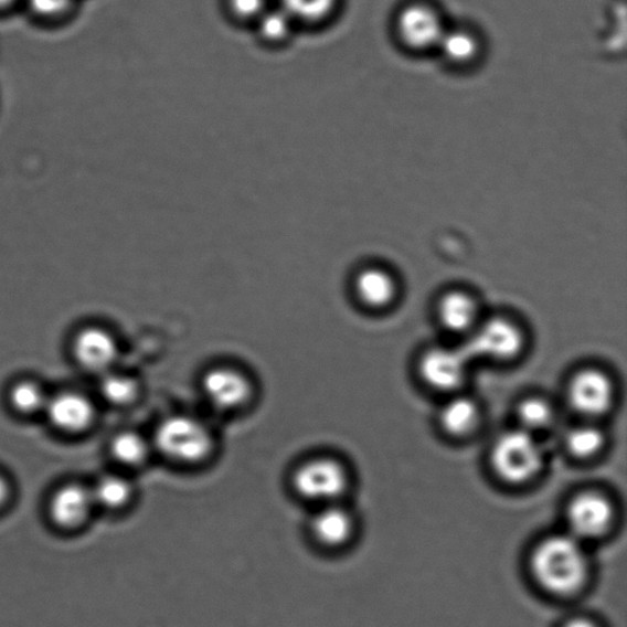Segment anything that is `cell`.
Wrapping results in <instances>:
<instances>
[{
	"label": "cell",
	"instance_id": "obj_1",
	"mask_svg": "<svg viewBox=\"0 0 627 627\" xmlns=\"http://www.w3.org/2000/svg\"><path fill=\"white\" fill-rule=\"evenodd\" d=\"M532 570L542 587L556 595H570L584 584L586 556L575 536L554 535L536 546Z\"/></svg>",
	"mask_w": 627,
	"mask_h": 627
},
{
	"label": "cell",
	"instance_id": "obj_2",
	"mask_svg": "<svg viewBox=\"0 0 627 627\" xmlns=\"http://www.w3.org/2000/svg\"><path fill=\"white\" fill-rule=\"evenodd\" d=\"M290 489L298 500L316 509L343 502L350 489V476L333 458H312L295 469Z\"/></svg>",
	"mask_w": 627,
	"mask_h": 627
},
{
	"label": "cell",
	"instance_id": "obj_3",
	"mask_svg": "<svg viewBox=\"0 0 627 627\" xmlns=\"http://www.w3.org/2000/svg\"><path fill=\"white\" fill-rule=\"evenodd\" d=\"M490 458L495 472L510 485L528 483L540 475L544 464L536 436L520 428L499 436Z\"/></svg>",
	"mask_w": 627,
	"mask_h": 627
},
{
	"label": "cell",
	"instance_id": "obj_4",
	"mask_svg": "<svg viewBox=\"0 0 627 627\" xmlns=\"http://www.w3.org/2000/svg\"><path fill=\"white\" fill-rule=\"evenodd\" d=\"M155 444L170 460L195 465L206 460L214 442L203 423L188 416H172L157 427Z\"/></svg>",
	"mask_w": 627,
	"mask_h": 627
},
{
	"label": "cell",
	"instance_id": "obj_5",
	"mask_svg": "<svg viewBox=\"0 0 627 627\" xmlns=\"http://www.w3.org/2000/svg\"><path fill=\"white\" fill-rule=\"evenodd\" d=\"M353 513L343 502L311 509L305 524V536L314 552L333 556L349 548L355 536Z\"/></svg>",
	"mask_w": 627,
	"mask_h": 627
},
{
	"label": "cell",
	"instance_id": "obj_6",
	"mask_svg": "<svg viewBox=\"0 0 627 627\" xmlns=\"http://www.w3.org/2000/svg\"><path fill=\"white\" fill-rule=\"evenodd\" d=\"M524 346V336L517 323L506 318H491L470 331V339L463 347L469 360L509 362L518 358Z\"/></svg>",
	"mask_w": 627,
	"mask_h": 627
},
{
	"label": "cell",
	"instance_id": "obj_7",
	"mask_svg": "<svg viewBox=\"0 0 627 627\" xmlns=\"http://www.w3.org/2000/svg\"><path fill=\"white\" fill-rule=\"evenodd\" d=\"M567 396L570 405L582 416L588 419L598 418L613 406L614 384L599 369H582L571 378Z\"/></svg>",
	"mask_w": 627,
	"mask_h": 627
},
{
	"label": "cell",
	"instance_id": "obj_8",
	"mask_svg": "<svg viewBox=\"0 0 627 627\" xmlns=\"http://www.w3.org/2000/svg\"><path fill=\"white\" fill-rule=\"evenodd\" d=\"M470 360L464 349L434 347L419 362L423 382L434 390L453 392L466 382Z\"/></svg>",
	"mask_w": 627,
	"mask_h": 627
},
{
	"label": "cell",
	"instance_id": "obj_9",
	"mask_svg": "<svg viewBox=\"0 0 627 627\" xmlns=\"http://www.w3.org/2000/svg\"><path fill=\"white\" fill-rule=\"evenodd\" d=\"M445 31L440 15L428 6H410L401 11L397 19V35L414 52L438 49Z\"/></svg>",
	"mask_w": 627,
	"mask_h": 627
},
{
	"label": "cell",
	"instance_id": "obj_10",
	"mask_svg": "<svg viewBox=\"0 0 627 627\" xmlns=\"http://www.w3.org/2000/svg\"><path fill=\"white\" fill-rule=\"evenodd\" d=\"M43 413L54 429L70 435L85 433L96 419L94 402L75 391H64L49 397Z\"/></svg>",
	"mask_w": 627,
	"mask_h": 627
},
{
	"label": "cell",
	"instance_id": "obj_11",
	"mask_svg": "<svg viewBox=\"0 0 627 627\" xmlns=\"http://www.w3.org/2000/svg\"><path fill=\"white\" fill-rule=\"evenodd\" d=\"M72 351L78 365L87 372L100 375L111 371L119 355L115 336L97 327L78 331L73 340Z\"/></svg>",
	"mask_w": 627,
	"mask_h": 627
},
{
	"label": "cell",
	"instance_id": "obj_12",
	"mask_svg": "<svg viewBox=\"0 0 627 627\" xmlns=\"http://www.w3.org/2000/svg\"><path fill=\"white\" fill-rule=\"evenodd\" d=\"M613 517L608 499L598 492H582L570 502L567 521L576 540L595 539L607 530Z\"/></svg>",
	"mask_w": 627,
	"mask_h": 627
},
{
	"label": "cell",
	"instance_id": "obj_13",
	"mask_svg": "<svg viewBox=\"0 0 627 627\" xmlns=\"http://www.w3.org/2000/svg\"><path fill=\"white\" fill-rule=\"evenodd\" d=\"M96 510L92 489L78 483L64 485L50 500V517L59 528H82Z\"/></svg>",
	"mask_w": 627,
	"mask_h": 627
},
{
	"label": "cell",
	"instance_id": "obj_14",
	"mask_svg": "<svg viewBox=\"0 0 627 627\" xmlns=\"http://www.w3.org/2000/svg\"><path fill=\"white\" fill-rule=\"evenodd\" d=\"M205 397L215 408L237 410L252 396V385L241 372L231 368H215L203 379Z\"/></svg>",
	"mask_w": 627,
	"mask_h": 627
},
{
	"label": "cell",
	"instance_id": "obj_15",
	"mask_svg": "<svg viewBox=\"0 0 627 627\" xmlns=\"http://www.w3.org/2000/svg\"><path fill=\"white\" fill-rule=\"evenodd\" d=\"M299 31H320L332 24L340 0H276Z\"/></svg>",
	"mask_w": 627,
	"mask_h": 627
},
{
	"label": "cell",
	"instance_id": "obj_16",
	"mask_svg": "<svg viewBox=\"0 0 627 627\" xmlns=\"http://www.w3.org/2000/svg\"><path fill=\"white\" fill-rule=\"evenodd\" d=\"M251 30L256 42L270 51L288 47L300 32L294 20L276 2L267 9L266 13L255 22Z\"/></svg>",
	"mask_w": 627,
	"mask_h": 627
},
{
	"label": "cell",
	"instance_id": "obj_17",
	"mask_svg": "<svg viewBox=\"0 0 627 627\" xmlns=\"http://www.w3.org/2000/svg\"><path fill=\"white\" fill-rule=\"evenodd\" d=\"M92 489L96 510L109 513L128 512L137 499L136 487L121 475L109 474L97 479Z\"/></svg>",
	"mask_w": 627,
	"mask_h": 627
},
{
	"label": "cell",
	"instance_id": "obj_18",
	"mask_svg": "<svg viewBox=\"0 0 627 627\" xmlns=\"http://www.w3.org/2000/svg\"><path fill=\"white\" fill-rule=\"evenodd\" d=\"M354 289L362 304L373 309L389 307L397 295L395 278L380 267H368L358 274Z\"/></svg>",
	"mask_w": 627,
	"mask_h": 627
},
{
	"label": "cell",
	"instance_id": "obj_19",
	"mask_svg": "<svg viewBox=\"0 0 627 627\" xmlns=\"http://www.w3.org/2000/svg\"><path fill=\"white\" fill-rule=\"evenodd\" d=\"M438 318L443 327L454 333H466L477 327L476 300L463 290H453L439 300Z\"/></svg>",
	"mask_w": 627,
	"mask_h": 627
},
{
	"label": "cell",
	"instance_id": "obj_20",
	"mask_svg": "<svg viewBox=\"0 0 627 627\" xmlns=\"http://www.w3.org/2000/svg\"><path fill=\"white\" fill-rule=\"evenodd\" d=\"M439 422L446 434L454 438H465L477 429L480 410L472 398L456 396L445 403Z\"/></svg>",
	"mask_w": 627,
	"mask_h": 627
},
{
	"label": "cell",
	"instance_id": "obj_21",
	"mask_svg": "<svg viewBox=\"0 0 627 627\" xmlns=\"http://www.w3.org/2000/svg\"><path fill=\"white\" fill-rule=\"evenodd\" d=\"M479 49L478 39L474 33L464 29H446L436 51L451 64L466 65L476 61Z\"/></svg>",
	"mask_w": 627,
	"mask_h": 627
},
{
	"label": "cell",
	"instance_id": "obj_22",
	"mask_svg": "<svg viewBox=\"0 0 627 627\" xmlns=\"http://www.w3.org/2000/svg\"><path fill=\"white\" fill-rule=\"evenodd\" d=\"M109 451L115 460L128 468H138L148 461L150 447L136 432H120L110 440Z\"/></svg>",
	"mask_w": 627,
	"mask_h": 627
},
{
	"label": "cell",
	"instance_id": "obj_23",
	"mask_svg": "<svg viewBox=\"0 0 627 627\" xmlns=\"http://www.w3.org/2000/svg\"><path fill=\"white\" fill-rule=\"evenodd\" d=\"M565 443L570 455L580 460H589L602 453L606 436L596 425L584 424L571 429Z\"/></svg>",
	"mask_w": 627,
	"mask_h": 627
},
{
	"label": "cell",
	"instance_id": "obj_24",
	"mask_svg": "<svg viewBox=\"0 0 627 627\" xmlns=\"http://www.w3.org/2000/svg\"><path fill=\"white\" fill-rule=\"evenodd\" d=\"M49 396L46 392L32 380H21L11 386L9 391V403L11 408L21 416H33L43 413L46 408Z\"/></svg>",
	"mask_w": 627,
	"mask_h": 627
},
{
	"label": "cell",
	"instance_id": "obj_25",
	"mask_svg": "<svg viewBox=\"0 0 627 627\" xmlns=\"http://www.w3.org/2000/svg\"><path fill=\"white\" fill-rule=\"evenodd\" d=\"M99 392L110 405L125 407L137 400L139 385L137 379L109 371L100 379Z\"/></svg>",
	"mask_w": 627,
	"mask_h": 627
},
{
	"label": "cell",
	"instance_id": "obj_26",
	"mask_svg": "<svg viewBox=\"0 0 627 627\" xmlns=\"http://www.w3.org/2000/svg\"><path fill=\"white\" fill-rule=\"evenodd\" d=\"M520 429L536 435L551 427L554 422V410L541 397H529L521 401L518 410Z\"/></svg>",
	"mask_w": 627,
	"mask_h": 627
},
{
	"label": "cell",
	"instance_id": "obj_27",
	"mask_svg": "<svg viewBox=\"0 0 627 627\" xmlns=\"http://www.w3.org/2000/svg\"><path fill=\"white\" fill-rule=\"evenodd\" d=\"M273 4V0H225L223 6L232 25L251 30Z\"/></svg>",
	"mask_w": 627,
	"mask_h": 627
},
{
	"label": "cell",
	"instance_id": "obj_28",
	"mask_svg": "<svg viewBox=\"0 0 627 627\" xmlns=\"http://www.w3.org/2000/svg\"><path fill=\"white\" fill-rule=\"evenodd\" d=\"M28 9L41 20H57L68 15L76 0H25Z\"/></svg>",
	"mask_w": 627,
	"mask_h": 627
},
{
	"label": "cell",
	"instance_id": "obj_29",
	"mask_svg": "<svg viewBox=\"0 0 627 627\" xmlns=\"http://www.w3.org/2000/svg\"><path fill=\"white\" fill-rule=\"evenodd\" d=\"M10 497V486L4 476L0 475V508L4 507Z\"/></svg>",
	"mask_w": 627,
	"mask_h": 627
},
{
	"label": "cell",
	"instance_id": "obj_30",
	"mask_svg": "<svg viewBox=\"0 0 627 627\" xmlns=\"http://www.w3.org/2000/svg\"><path fill=\"white\" fill-rule=\"evenodd\" d=\"M20 0H0V11H6L18 4Z\"/></svg>",
	"mask_w": 627,
	"mask_h": 627
},
{
	"label": "cell",
	"instance_id": "obj_31",
	"mask_svg": "<svg viewBox=\"0 0 627 627\" xmlns=\"http://www.w3.org/2000/svg\"><path fill=\"white\" fill-rule=\"evenodd\" d=\"M564 627H596V626L586 620H574L570 621Z\"/></svg>",
	"mask_w": 627,
	"mask_h": 627
}]
</instances>
